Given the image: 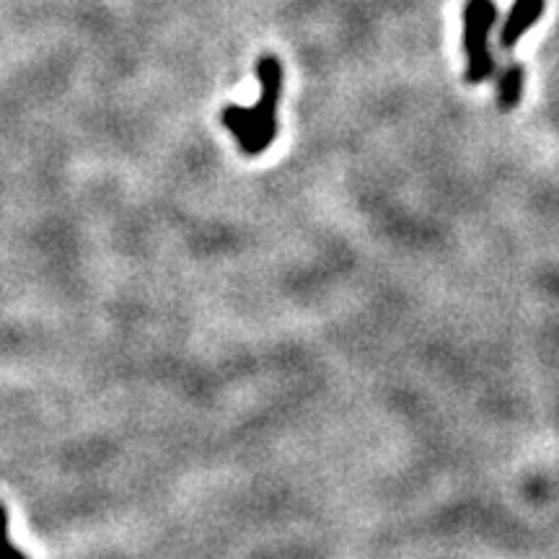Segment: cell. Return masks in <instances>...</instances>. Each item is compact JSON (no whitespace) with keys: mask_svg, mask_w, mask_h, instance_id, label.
I'll list each match as a JSON object with an SVG mask.
<instances>
[{"mask_svg":"<svg viewBox=\"0 0 559 559\" xmlns=\"http://www.w3.org/2000/svg\"><path fill=\"white\" fill-rule=\"evenodd\" d=\"M257 79L262 83V94L257 107L230 104L223 109V128L234 132L239 148L247 156H260L277 138V104L283 94V66L275 55H262L257 62Z\"/></svg>","mask_w":559,"mask_h":559,"instance_id":"6da1fadb","label":"cell"},{"mask_svg":"<svg viewBox=\"0 0 559 559\" xmlns=\"http://www.w3.org/2000/svg\"><path fill=\"white\" fill-rule=\"evenodd\" d=\"M498 24L495 0H469L464 9V50H466V81L481 83L495 73V58L489 50V34Z\"/></svg>","mask_w":559,"mask_h":559,"instance_id":"7a4b0ae2","label":"cell"},{"mask_svg":"<svg viewBox=\"0 0 559 559\" xmlns=\"http://www.w3.org/2000/svg\"><path fill=\"white\" fill-rule=\"evenodd\" d=\"M544 5H547V0H515L513 9L508 13V19L502 21V29H500L502 50H513V47L519 45L523 34H526L531 26L542 19Z\"/></svg>","mask_w":559,"mask_h":559,"instance_id":"3957f363","label":"cell"},{"mask_svg":"<svg viewBox=\"0 0 559 559\" xmlns=\"http://www.w3.org/2000/svg\"><path fill=\"white\" fill-rule=\"evenodd\" d=\"M523 81H526V73L519 62H508L498 75V104L502 111H513L523 99Z\"/></svg>","mask_w":559,"mask_h":559,"instance_id":"277c9868","label":"cell"},{"mask_svg":"<svg viewBox=\"0 0 559 559\" xmlns=\"http://www.w3.org/2000/svg\"><path fill=\"white\" fill-rule=\"evenodd\" d=\"M0 559H29L24 551L13 547L9 536V510L0 502Z\"/></svg>","mask_w":559,"mask_h":559,"instance_id":"5b68a950","label":"cell"}]
</instances>
